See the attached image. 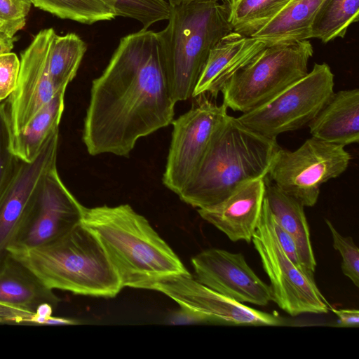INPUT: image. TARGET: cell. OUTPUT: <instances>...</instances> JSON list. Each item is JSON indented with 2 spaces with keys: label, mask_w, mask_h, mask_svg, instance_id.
<instances>
[{
  "label": "cell",
  "mask_w": 359,
  "mask_h": 359,
  "mask_svg": "<svg viewBox=\"0 0 359 359\" xmlns=\"http://www.w3.org/2000/svg\"><path fill=\"white\" fill-rule=\"evenodd\" d=\"M31 6V0H0V26L15 35L25 27Z\"/></svg>",
  "instance_id": "obj_30"
},
{
  "label": "cell",
  "mask_w": 359,
  "mask_h": 359,
  "mask_svg": "<svg viewBox=\"0 0 359 359\" xmlns=\"http://www.w3.org/2000/svg\"><path fill=\"white\" fill-rule=\"evenodd\" d=\"M111 6L117 16L137 20L147 29L153 24L168 20L171 6L165 0H102Z\"/></svg>",
  "instance_id": "obj_27"
},
{
  "label": "cell",
  "mask_w": 359,
  "mask_h": 359,
  "mask_svg": "<svg viewBox=\"0 0 359 359\" xmlns=\"http://www.w3.org/2000/svg\"><path fill=\"white\" fill-rule=\"evenodd\" d=\"M34 314L0 303V323H31Z\"/></svg>",
  "instance_id": "obj_34"
},
{
  "label": "cell",
  "mask_w": 359,
  "mask_h": 359,
  "mask_svg": "<svg viewBox=\"0 0 359 359\" xmlns=\"http://www.w3.org/2000/svg\"><path fill=\"white\" fill-rule=\"evenodd\" d=\"M55 34L53 28L41 30L21 53L17 86L7 100L12 137L24 131L58 92L48 69L50 50Z\"/></svg>",
  "instance_id": "obj_12"
},
{
  "label": "cell",
  "mask_w": 359,
  "mask_h": 359,
  "mask_svg": "<svg viewBox=\"0 0 359 359\" xmlns=\"http://www.w3.org/2000/svg\"><path fill=\"white\" fill-rule=\"evenodd\" d=\"M35 7L60 18L91 25L117 17L114 9L102 0H31Z\"/></svg>",
  "instance_id": "obj_25"
},
{
  "label": "cell",
  "mask_w": 359,
  "mask_h": 359,
  "mask_svg": "<svg viewBox=\"0 0 359 359\" xmlns=\"http://www.w3.org/2000/svg\"><path fill=\"white\" fill-rule=\"evenodd\" d=\"M195 279L241 303L266 306L273 301L270 285L250 267L243 254L210 248L191 259Z\"/></svg>",
  "instance_id": "obj_15"
},
{
  "label": "cell",
  "mask_w": 359,
  "mask_h": 359,
  "mask_svg": "<svg viewBox=\"0 0 359 359\" xmlns=\"http://www.w3.org/2000/svg\"><path fill=\"white\" fill-rule=\"evenodd\" d=\"M149 290L164 293L185 306L216 318L219 324L280 326L285 324L278 316L263 312L220 294L194 278L189 273L161 278Z\"/></svg>",
  "instance_id": "obj_14"
},
{
  "label": "cell",
  "mask_w": 359,
  "mask_h": 359,
  "mask_svg": "<svg viewBox=\"0 0 359 359\" xmlns=\"http://www.w3.org/2000/svg\"><path fill=\"white\" fill-rule=\"evenodd\" d=\"M196 97L191 108L172 122L162 181L177 195L196 174L215 131L228 115V108L213 102L206 93Z\"/></svg>",
  "instance_id": "obj_10"
},
{
  "label": "cell",
  "mask_w": 359,
  "mask_h": 359,
  "mask_svg": "<svg viewBox=\"0 0 359 359\" xmlns=\"http://www.w3.org/2000/svg\"><path fill=\"white\" fill-rule=\"evenodd\" d=\"M264 197L272 215L294 238L302 264L315 272L316 262L311 243L304 206L287 195L266 176Z\"/></svg>",
  "instance_id": "obj_20"
},
{
  "label": "cell",
  "mask_w": 359,
  "mask_h": 359,
  "mask_svg": "<svg viewBox=\"0 0 359 359\" xmlns=\"http://www.w3.org/2000/svg\"><path fill=\"white\" fill-rule=\"evenodd\" d=\"M78 322L73 319L53 317L50 316L43 323V325H76Z\"/></svg>",
  "instance_id": "obj_38"
},
{
  "label": "cell",
  "mask_w": 359,
  "mask_h": 359,
  "mask_svg": "<svg viewBox=\"0 0 359 359\" xmlns=\"http://www.w3.org/2000/svg\"><path fill=\"white\" fill-rule=\"evenodd\" d=\"M9 254L53 290L114 297L122 289L101 243L81 222L50 243Z\"/></svg>",
  "instance_id": "obj_5"
},
{
  "label": "cell",
  "mask_w": 359,
  "mask_h": 359,
  "mask_svg": "<svg viewBox=\"0 0 359 359\" xmlns=\"http://www.w3.org/2000/svg\"><path fill=\"white\" fill-rule=\"evenodd\" d=\"M334 74L327 63H315L310 72L273 98L238 117L255 132L276 139L308 124L334 92Z\"/></svg>",
  "instance_id": "obj_8"
},
{
  "label": "cell",
  "mask_w": 359,
  "mask_h": 359,
  "mask_svg": "<svg viewBox=\"0 0 359 359\" xmlns=\"http://www.w3.org/2000/svg\"><path fill=\"white\" fill-rule=\"evenodd\" d=\"M168 322L172 325L219 324L216 318L205 313L181 305L169 316Z\"/></svg>",
  "instance_id": "obj_32"
},
{
  "label": "cell",
  "mask_w": 359,
  "mask_h": 359,
  "mask_svg": "<svg viewBox=\"0 0 359 359\" xmlns=\"http://www.w3.org/2000/svg\"><path fill=\"white\" fill-rule=\"evenodd\" d=\"M59 129L46 140L31 162L19 161L15 174L0 195V264L12 245L45 176L57 167Z\"/></svg>",
  "instance_id": "obj_13"
},
{
  "label": "cell",
  "mask_w": 359,
  "mask_h": 359,
  "mask_svg": "<svg viewBox=\"0 0 359 359\" xmlns=\"http://www.w3.org/2000/svg\"><path fill=\"white\" fill-rule=\"evenodd\" d=\"M65 90L58 91L24 131L12 137V151L19 160L32 161L48 137L59 128L65 108Z\"/></svg>",
  "instance_id": "obj_22"
},
{
  "label": "cell",
  "mask_w": 359,
  "mask_h": 359,
  "mask_svg": "<svg viewBox=\"0 0 359 359\" xmlns=\"http://www.w3.org/2000/svg\"><path fill=\"white\" fill-rule=\"evenodd\" d=\"M344 147L313 137L294 151L279 147L266 177L304 207H312L322 184L348 168L351 156Z\"/></svg>",
  "instance_id": "obj_9"
},
{
  "label": "cell",
  "mask_w": 359,
  "mask_h": 359,
  "mask_svg": "<svg viewBox=\"0 0 359 359\" xmlns=\"http://www.w3.org/2000/svg\"><path fill=\"white\" fill-rule=\"evenodd\" d=\"M175 104L157 32L142 29L123 36L92 81L82 135L88 154L128 156L140 138L172 123Z\"/></svg>",
  "instance_id": "obj_1"
},
{
  "label": "cell",
  "mask_w": 359,
  "mask_h": 359,
  "mask_svg": "<svg viewBox=\"0 0 359 359\" xmlns=\"http://www.w3.org/2000/svg\"><path fill=\"white\" fill-rule=\"evenodd\" d=\"M313 53L309 40L269 45L226 81L222 103L242 113L259 107L304 76Z\"/></svg>",
  "instance_id": "obj_6"
},
{
  "label": "cell",
  "mask_w": 359,
  "mask_h": 359,
  "mask_svg": "<svg viewBox=\"0 0 359 359\" xmlns=\"http://www.w3.org/2000/svg\"><path fill=\"white\" fill-rule=\"evenodd\" d=\"M84 208L54 168L45 176L8 252L38 248L60 238L81 222Z\"/></svg>",
  "instance_id": "obj_11"
},
{
  "label": "cell",
  "mask_w": 359,
  "mask_h": 359,
  "mask_svg": "<svg viewBox=\"0 0 359 359\" xmlns=\"http://www.w3.org/2000/svg\"><path fill=\"white\" fill-rule=\"evenodd\" d=\"M272 43L232 31L211 49L192 97L208 93L216 98L224 85Z\"/></svg>",
  "instance_id": "obj_17"
},
{
  "label": "cell",
  "mask_w": 359,
  "mask_h": 359,
  "mask_svg": "<svg viewBox=\"0 0 359 359\" xmlns=\"http://www.w3.org/2000/svg\"><path fill=\"white\" fill-rule=\"evenodd\" d=\"M229 4L193 1L171 6L167 26L157 32L168 88L176 103L192 97L211 49L233 31Z\"/></svg>",
  "instance_id": "obj_4"
},
{
  "label": "cell",
  "mask_w": 359,
  "mask_h": 359,
  "mask_svg": "<svg viewBox=\"0 0 359 359\" xmlns=\"http://www.w3.org/2000/svg\"><path fill=\"white\" fill-rule=\"evenodd\" d=\"M333 313L338 317L341 326L358 327L359 326V311L354 309H336L331 308Z\"/></svg>",
  "instance_id": "obj_35"
},
{
  "label": "cell",
  "mask_w": 359,
  "mask_h": 359,
  "mask_svg": "<svg viewBox=\"0 0 359 359\" xmlns=\"http://www.w3.org/2000/svg\"><path fill=\"white\" fill-rule=\"evenodd\" d=\"M264 179L250 182L220 203L198 208L200 216L231 241L251 242L264 199Z\"/></svg>",
  "instance_id": "obj_16"
},
{
  "label": "cell",
  "mask_w": 359,
  "mask_h": 359,
  "mask_svg": "<svg viewBox=\"0 0 359 359\" xmlns=\"http://www.w3.org/2000/svg\"></svg>",
  "instance_id": "obj_41"
},
{
  "label": "cell",
  "mask_w": 359,
  "mask_h": 359,
  "mask_svg": "<svg viewBox=\"0 0 359 359\" xmlns=\"http://www.w3.org/2000/svg\"><path fill=\"white\" fill-rule=\"evenodd\" d=\"M193 1H224L229 3V0H167L170 6H174L183 2Z\"/></svg>",
  "instance_id": "obj_39"
},
{
  "label": "cell",
  "mask_w": 359,
  "mask_h": 359,
  "mask_svg": "<svg viewBox=\"0 0 359 359\" xmlns=\"http://www.w3.org/2000/svg\"><path fill=\"white\" fill-rule=\"evenodd\" d=\"M16 37L0 26V54L11 52Z\"/></svg>",
  "instance_id": "obj_36"
},
{
  "label": "cell",
  "mask_w": 359,
  "mask_h": 359,
  "mask_svg": "<svg viewBox=\"0 0 359 359\" xmlns=\"http://www.w3.org/2000/svg\"><path fill=\"white\" fill-rule=\"evenodd\" d=\"M251 241L270 280L273 301L282 310L297 316L307 313H326L331 309L315 282L314 273L294 263L283 250L273 229L265 197Z\"/></svg>",
  "instance_id": "obj_7"
},
{
  "label": "cell",
  "mask_w": 359,
  "mask_h": 359,
  "mask_svg": "<svg viewBox=\"0 0 359 359\" xmlns=\"http://www.w3.org/2000/svg\"><path fill=\"white\" fill-rule=\"evenodd\" d=\"M86 50V43L77 34H55L50 50L48 69L57 91L66 90L76 76Z\"/></svg>",
  "instance_id": "obj_23"
},
{
  "label": "cell",
  "mask_w": 359,
  "mask_h": 359,
  "mask_svg": "<svg viewBox=\"0 0 359 359\" xmlns=\"http://www.w3.org/2000/svg\"><path fill=\"white\" fill-rule=\"evenodd\" d=\"M54 307L47 303L39 305L34 314L31 323L43 325L44 321L51 316Z\"/></svg>",
  "instance_id": "obj_37"
},
{
  "label": "cell",
  "mask_w": 359,
  "mask_h": 359,
  "mask_svg": "<svg viewBox=\"0 0 359 359\" xmlns=\"http://www.w3.org/2000/svg\"><path fill=\"white\" fill-rule=\"evenodd\" d=\"M279 147L276 139L255 132L228 114L196 174L178 196L198 209L216 205L240 187L264 178Z\"/></svg>",
  "instance_id": "obj_3"
},
{
  "label": "cell",
  "mask_w": 359,
  "mask_h": 359,
  "mask_svg": "<svg viewBox=\"0 0 359 359\" xmlns=\"http://www.w3.org/2000/svg\"><path fill=\"white\" fill-rule=\"evenodd\" d=\"M290 0H238L229 6L233 31L250 36Z\"/></svg>",
  "instance_id": "obj_26"
},
{
  "label": "cell",
  "mask_w": 359,
  "mask_h": 359,
  "mask_svg": "<svg viewBox=\"0 0 359 359\" xmlns=\"http://www.w3.org/2000/svg\"><path fill=\"white\" fill-rule=\"evenodd\" d=\"M312 137L344 147L359 142V89L334 93L308 123Z\"/></svg>",
  "instance_id": "obj_18"
},
{
  "label": "cell",
  "mask_w": 359,
  "mask_h": 359,
  "mask_svg": "<svg viewBox=\"0 0 359 359\" xmlns=\"http://www.w3.org/2000/svg\"><path fill=\"white\" fill-rule=\"evenodd\" d=\"M12 133L7 102H0V195L13 177L19 163L11 148Z\"/></svg>",
  "instance_id": "obj_28"
},
{
  "label": "cell",
  "mask_w": 359,
  "mask_h": 359,
  "mask_svg": "<svg viewBox=\"0 0 359 359\" xmlns=\"http://www.w3.org/2000/svg\"><path fill=\"white\" fill-rule=\"evenodd\" d=\"M358 18L359 0H323L313 19L310 38L323 43L343 38Z\"/></svg>",
  "instance_id": "obj_24"
},
{
  "label": "cell",
  "mask_w": 359,
  "mask_h": 359,
  "mask_svg": "<svg viewBox=\"0 0 359 359\" xmlns=\"http://www.w3.org/2000/svg\"><path fill=\"white\" fill-rule=\"evenodd\" d=\"M271 215V223L276 237L286 255L296 264L302 265L294 238L286 231L275 217ZM303 266V265H302Z\"/></svg>",
  "instance_id": "obj_33"
},
{
  "label": "cell",
  "mask_w": 359,
  "mask_h": 359,
  "mask_svg": "<svg viewBox=\"0 0 359 359\" xmlns=\"http://www.w3.org/2000/svg\"><path fill=\"white\" fill-rule=\"evenodd\" d=\"M323 0H290L250 36L272 43L309 40L316 12Z\"/></svg>",
  "instance_id": "obj_21"
},
{
  "label": "cell",
  "mask_w": 359,
  "mask_h": 359,
  "mask_svg": "<svg viewBox=\"0 0 359 359\" xmlns=\"http://www.w3.org/2000/svg\"><path fill=\"white\" fill-rule=\"evenodd\" d=\"M20 67V61L15 53L0 54V102L8 98L15 89Z\"/></svg>",
  "instance_id": "obj_31"
},
{
  "label": "cell",
  "mask_w": 359,
  "mask_h": 359,
  "mask_svg": "<svg viewBox=\"0 0 359 359\" xmlns=\"http://www.w3.org/2000/svg\"><path fill=\"white\" fill-rule=\"evenodd\" d=\"M238 0H229V6L233 5Z\"/></svg>",
  "instance_id": "obj_40"
},
{
  "label": "cell",
  "mask_w": 359,
  "mask_h": 359,
  "mask_svg": "<svg viewBox=\"0 0 359 359\" xmlns=\"http://www.w3.org/2000/svg\"><path fill=\"white\" fill-rule=\"evenodd\" d=\"M60 302L53 290L10 254L0 264V303L34 313L42 304L55 307Z\"/></svg>",
  "instance_id": "obj_19"
},
{
  "label": "cell",
  "mask_w": 359,
  "mask_h": 359,
  "mask_svg": "<svg viewBox=\"0 0 359 359\" xmlns=\"http://www.w3.org/2000/svg\"><path fill=\"white\" fill-rule=\"evenodd\" d=\"M331 233L333 247L341 255V271L353 283L359 287V250L351 236H342L327 219H325Z\"/></svg>",
  "instance_id": "obj_29"
},
{
  "label": "cell",
  "mask_w": 359,
  "mask_h": 359,
  "mask_svg": "<svg viewBox=\"0 0 359 359\" xmlns=\"http://www.w3.org/2000/svg\"><path fill=\"white\" fill-rule=\"evenodd\" d=\"M81 224L101 243L122 287L149 289L161 278L189 273L146 218L128 204L85 207Z\"/></svg>",
  "instance_id": "obj_2"
}]
</instances>
